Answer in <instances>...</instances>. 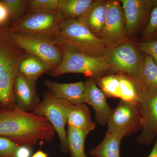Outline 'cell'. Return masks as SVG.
<instances>
[{"label": "cell", "instance_id": "obj_1", "mask_svg": "<svg viewBox=\"0 0 157 157\" xmlns=\"http://www.w3.org/2000/svg\"><path fill=\"white\" fill-rule=\"evenodd\" d=\"M55 131L48 120L15 106L0 108V137H6L18 145L33 147L39 141L50 143Z\"/></svg>", "mask_w": 157, "mask_h": 157}, {"label": "cell", "instance_id": "obj_2", "mask_svg": "<svg viewBox=\"0 0 157 157\" xmlns=\"http://www.w3.org/2000/svg\"><path fill=\"white\" fill-rule=\"evenodd\" d=\"M27 52L13 41L5 30H0V108L17 106L13 88L21 62Z\"/></svg>", "mask_w": 157, "mask_h": 157}, {"label": "cell", "instance_id": "obj_3", "mask_svg": "<svg viewBox=\"0 0 157 157\" xmlns=\"http://www.w3.org/2000/svg\"><path fill=\"white\" fill-rule=\"evenodd\" d=\"M56 41L65 48L91 56H104L108 48L78 18L62 21Z\"/></svg>", "mask_w": 157, "mask_h": 157}, {"label": "cell", "instance_id": "obj_4", "mask_svg": "<svg viewBox=\"0 0 157 157\" xmlns=\"http://www.w3.org/2000/svg\"><path fill=\"white\" fill-rule=\"evenodd\" d=\"M60 46L63 53L62 61L49 72L51 76L57 77L67 73H80L88 78H97L110 74V66L104 56H91Z\"/></svg>", "mask_w": 157, "mask_h": 157}, {"label": "cell", "instance_id": "obj_5", "mask_svg": "<svg viewBox=\"0 0 157 157\" xmlns=\"http://www.w3.org/2000/svg\"><path fill=\"white\" fill-rule=\"evenodd\" d=\"M63 20L57 10L26 13L21 19L12 23L6 31L8 33L35 34L56 41Z\"/></svg>", "mask_w": 157, "mask_h": 157}, {"label": "cell", "instance_id": "obj_6", "mask_svg": "<svg viewBox=\"0 0 157 157\" xmlns=\"http://www.w3.org/2000/svg\"><path fill=\"white\" fill-rule=\"evenodd\" d=\"M8 33L21 48L46 63L50 68V71L60 63L63 53L61 48L56 40L35 34L14 32Z\"/></svg>", "mask_w": 157, "mask_h": 157}, {"label": "cell", "instance_id": "obj_7", "mask_svg": "<svg viewBox=\"0 0 157 157\" xmlns=\"http://www.w3.org/2000/svg\"><path fill=\"white\" fill-rule=\"evenodd\" d=\"M137 39L130 38L123 44L107 48L104 57L110 66V74L124 73L137 78L144 53Z\"/></svg>", "mask_w": 157, "mask_h": 157}, {"label": "cell", "instance_id": "obj_8", "mask_svg": "<svg viewBox=\"0 0 157 157\" xmlns=\"http://www.w3.org/2000/svg\"><path fill=\"white\" fill-rule=\"evenodd\" d=\"M98 86L108 98L139 103L146 90L137 77L113 73L96 78Z\"/></svg>", "mask_w": 157, "mask_h": 157}, {"label": "cell", "instance_id": "obj_9", "mask_svg": "<svg viewBox=\"0 0 157 157\" xmlns=\"http://www.w3.org/2000/svg\"><path fill=\"white\" fill-rule=\"evenodd\" d=\"M68 101L56 98L49 90L43 94L42 102L33 110L34 114L46 118L57 134L61 149L63 153L69 152L66 124L67 121V104Z\"/></svg>", "mask_w": 157, "mask_h": 157}, {"label": "cell", "instance_id": "obj_10", "mask_svg": "<svg viewBox=\"0 0 157 157\" xmlns=\"http://www.w3.org/2000/svg\"><path fill=\"white\" fill-rule=\"evenodd\" d=\"M107 124L108 131L122 139L141 131L142 119L139 103L120 100L113 109Z\"/></svg>", "mask_w": 157, "mask_h": 157}, {"label": "cell", "instance_id": "obj_11", "mask_svg": "<svg viewBox=\"0 0 157 157\" xmlns=\"http://www.w3.org/2000/svg\"><path fill=\"white\" fill-rule=\"evenodd\" d=\"M97 37L106 43L108 48L118 46L130 39L120 1L108 0L105 24Z\"/></svg>", "mask_w": 157, "mask_h": 157}, {"label": "cell", "instance_id": "obj_12", "mask_svg": "<svg viewBox=\"0 0 157 157\" xmlns=\"http://www.w3.org/2000/svg\"><path fill=\"white\" fill-rule=\"evenodd\" d=\"M156 0H121L129 37L141 35L149 19Z\"/></svg>", "mask_w": 157, "mask_h": 157}, {"label": "cell", "instance_id": "obj_13", "mask_svg": "<svg viewBox=\"0 0 157 157\" xmlns=\"http://www.w3.org/2000/svg\"><path fill=\"white\" fill-rule=\"evenodd\" d=\"M139 104L142 129L137 141L142 145H149L157 137V93L146 91Z\"/></svg>", "mask_w": 157, "mask_h": 157}, {"label": "cell", "instance_id": "obj_14", "mask_svg": "<svg viewBox=\"0 0 157 157\" xmlns=\"http://www.w3.org/2000/svg\"><path fill=\"white\" fill-rule=\"evenodd\" d=\"M84 83L83 103L93 107L96 121L104 125L107 124L113 110L107 103V97L98 86L96 78H88Z\"/></svg>", "mask_w": 157, "mask_h": 157}, {"label": "cell", "instance_id": "obj_15", "mask_svg": "<svg viewBox=\"0 0 157 157\" xmlns=\"http://www.w3.org/2000/svg\"><path fill=\"white\" fill-rule=\"evenodd\" d=\"M13 93L16 105L24 111L33 112L40 103L36 82L28 79L19 73L14 80Z\"/></svg>", "mask_w": 157, "mask_h": 157}, {"label": "cell", "instance_id": "obj_16", "mask_svg": "<svg viewBox=\"0 0 157 157\" xmlns=\"http://www.w3.org/2000/svg\"><path fill=\"white\" fill-rule=\"evenodd\" d=\"M108 6V0H94L88 9L77 18L97 36L105 24Z\"/></svg>", "mask_w": 157, "mask_h": 157}, {"label": "cell", "instance_id": "obj_17", "mask_svg": "<svg viewBox=\"0 0 157 157\" xmlns=\"http://www.w3.org/2000/svg\"><path fill=\"white\" fill-rule=\"evenodd\" d=\"M45 86L56 98L70 102L74 105L83 103L84 83L80 81L70 83H60L46 80Z\"/></svg>", "mask_w": 157, "mask_h": 157}, {"label": "cell", "instance_id": "obj_18", "mask_svg": "<svg viewBox=\"0 0 157 157\" xmlns=\"http://www.w3.org/2000/svg\"><path fill=\"white\" fill-rule=\"evenodd\" d=\"M67 112L68 127L80 130L87 136L95 129V123L91 119L89 108L86 104L74 105L67 102Z\"/></svg>", "mask_w": 157, "mask_h": 157}, {"label": "cell", "instance_id": "obj_19", "mask_svg": "<svg viewBox=\"0 0 157 157\" xmlns=\"http://www.w3.org/2000/svg\"><path fill=\"white\" fill-rule=\"evenodd\" d=\"M50 68L41 59L27 53L19 65L18 72L26 78L36 82L43 74L49 73Z\"/></svg>", "mask_w": 157, "mask_h": 157}, {"label": "cell", "instance_id": "obj_20", "mask_svg": "<svg viewBox=\"0 0 157 157\" xmlns=\"http://www.w3.org/2000/svg\"><path fill=\"white\" fill-rule=\"evenodd\" d=\"M137 78L146 91L157 93V65L151 57L144 54Z\"/></svg>", "mask_w": 157, "mask_h": 157}, {"label": "cell", "instance_id": "obj_21", "mask_svg": "<svg viewBox=\"0 0 157 157\" xmlns=\"http://www.w3.org/2000/svg\"><path fill=\"white\" fill-rule=\"evenodd\" d=\"M121 140L107 131L104 140L98 146L90 150L89 154L94 157H121Z\"/></svg>", "mask_w": 157, "mask_h": 157}, {"label": "cell", "instance_id": "obj_22", "mask_svg": "<svg viewBox=\"0 0 157 157\" xmlns=\"http://www.w3.org/2000/svg\"><path fill=\"white\" fill-rule=\"evenodd\" d=\"M94 0H59L57 10L63 20L77 18L88 9Z\"/></svg>", "mask_w": 157, "mask_h": 157}, {"label": "cell", "instance_id": "obj_23", "mask_svg": "<svg viewBox=\"0 0 157 157\" xmlns=\"http://www.w3.org/2000/svg\"><path fill=\"white\" fill-rule=\"evenodd\" d=\"M86 136L82 131L68 127L67 137L70 157H87L85 151V141Z\"/></svg>", "mask_w": 157, "mask_h": 157}, {"label": "cell", "instance_id": "obj_24", "mask_svg": "<svg viewBox=\"0 0 157 157\" xmlns=\"http://www.w3.org/2000/svg\"><path fill=\"white\" fill-rule=\"evenodd\" d=\"M157 40V0L152 9L149 19L140 35L139 42H149Z\"/></svg>", "mask_w": 157, "mask_h": 157}, {"label": "cell", "instance_id": "obj_25", "mask_svg": "<svg viewBox=\"0 0 157 157\" xmlns=\"http://www.w3.org/2000/svg\"><path fill=\"white\" fill-rule=\"evenodd\" d=\"M59 0H27L26 13L49 12L57 9Z\"/></svg>", "mask_w": 157, "mask_h": 157}, {"label": "cell", "instance_id": "obj_26", "mask_svg": "<svg viewBox=\"0 0 157 157\" xmlns=\"http://www.w3.org/2000/svg\"><path fill=\"white\" fill-rule=\"evenodd\" d=\"M9 10L12 23L26 14L27 0H2Z\"/></svg>", "mask_w": 157, "mask_h": 157}, {"label": "cell", "instance_id": "obj_27", "mask_svg": "<svg viewBox=\"0 0 157 157\" xmlns=\"http://www.w3.org/2000/svg\"><path fill=\"white\" fill-rule=\"evenodd\" d=\"M19 145L6 137H0V157H16Z\"/></svg>", "mask_w": 157, "mask_h": 157}, {"label": "cell", "instance_id": "obj_28", "mask_svg": "<svg viewBox=\"0 0 157 157\" xmlns=\"http://www.w3.org/2000/svg\"><path fill=\"white\" fill-rule=\"evenodd\" d=\"M137 44L140 50L151 57L157 65V40L145 42L138 41Z\"/></svg>", "mask_w": 157, "mask_h": 157}, {"label": "cell", "instance_id": "obj_29", "mask_svg": "<svg viewBox=\"0 0 157 157\" xmlns=\"http://www.w3.org/2000/svg\"><path fill=\"white\" fill-rule=\"evenodd\" d=\"M11 22L12 23L9 10L2 1H0V28L6 30L11 25Z\"/></svg>", "mask_w": 157, "mask_h": 157}, {"label": "cell", "instance_id": "obj_30", "mask_svg": "<svg viewBox=\"0 0 157 157\" xmlns=\"http://www.w3.org/2000/svg\"><path fill=\"white\" fill-rule=\"evenodd\" d=\"M32 147L19 145L16 153V157H30L32 152Z\"/></svg>", "mask_w": 157, "mask_h": 157}, {"label": "cell", "instance_id": "obj_31", "mask_svg": "<svg viewBox=\"0 0 157 157\" xmlns=\"http://www.w3.org/2000/svg\"><path fill=\"white\" fill-rule=\"evenodd\" d=\"M155 143L150 154L147 157H157V137Z\"/></svg>", "mask_w": 157, "mask_h": 157}, {"label": "cell", "instance_id": "obj_32", "mask_svg": "<svg viewBox=\"0 0 157 157\" xmlns=\"http://www.w3.org/2000/svg\"><path fill=\"white\" fill-rule=\"evenodd\" d=\"M32 157H48V155L42 151L39 150L37 151Z\"/></svg>", "mask_w": 157, "mask_h": 157}, {"label": "cell", "instance_id": "obj_33", "mask_svg": "<svg viewBox=\"0 0 157 157\" xmlns=\"http://www.w3.org/2000/svg\"><path fill=\"white\" fill-rule=\"evenodd\" d=\"M0 30H3V29H1V28H0Z\"/></svg>", "mask_w": 157, "mask_h": 157}]
</instances>
